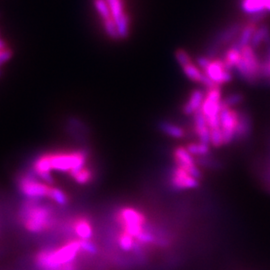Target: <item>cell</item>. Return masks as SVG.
<instances>
[{
  "label": "cell",
  "mask_w": 270,
  "mask_h": 270,
  "mask_svg": "<svg viewBox=\"0 0 270 270\" xmlns=\"http://www.w3.org/2000/svg\"><path fill=\"white\" fill-rule=\"evenodd\" d=\"M81 253L79 239H69L58 247H45L36 252L33 258L37 270H58L62 265L76 261Z\"/></svg>",
  "instance_id": "1"
},
{
  "label": "cell",
  "mask_w": 270,
  "mask_h": 270,
  "mask_svg": "<svg viewBox=\"0 0 270 270\" xmlns=\"http://www.w3.org/2000/svg\"><path fill=\"white\" fill-rule=\"evenodd\" d=\"M19 219L27 232L35 234L51 229L55 223L52 207L36 199H27L21 205Z\"/></svg>",
  "instance_id": "2"
},
{
  "label": "cell",
  "mask_w": 270,
  "mask_h": 270,
  "mask_svg": "<svg viewBox=\"0 0 270 270\" xmlns=\"http://www.w3.org/2000/svg\"><path fill=\"white\" fill-rule=\"evenodd\" d=\"M51 169L70 173L85 167L88 153L85 150L48 152Z\"/></svg>",
  "instance_id": "3"
},
{
  "label": "cell",
  "mask_w": 270,
  "mask_h": 270,
  "mask_svg": "<svg viewBox=\"0 0 270 270\" xmlns=\"http://www.w3.org/2000/svg\"><path fill=\"white\" fill-rule=\"evenodd\" d=\"M18 188L28 199L40 200L41 198H49L51 186L47 183L37 180L35 173L29 172L20 176L18 179Z\"/></svg>",
  "instance_id": "4"
},
{
  "label": "cell",
  "mask_w": 270,
  "mask_h": 270,
  "mask_svg": "<svg viewBox=\"0 0 270 270\" xmlns=\"http://www.w3.org/2000/svg\"><path fill=\"white\" fill-rule=\"evenodd\" d=\"M118 219L122 230L127 232L134 238H136L145 227V216L138 210L131 207L121 209Z\"/></svg>",
  "instance_id": "5"
},
{
  "label": "cell",
  "mask_w": 270,
  "mask_h": 270,
  "mask_svg": "<svg viewBox=\"0 0 270 270\" xmlns=\"http://www.w3.org/2000/svg\"><path fill=\"white\" fill-rule=\"evenodd\" d=\"M243 26H244V24L236 22V23H232V25H229L228 27L220 30L213 37L211 43L209 44L207 56L210 58H213L220 46L226 45L227 43H230L234 39H236V37L239 36Z\"/></svg>",
  "instance_id": "6"
},
{
  "label": "cell",
  "mask_w": 270,
  "mask_h": 270,
  "mask_svg": "<svg viewBox=\"0 0 270 270\" xmlns=\"http://www.w3.org/2000/svg\"><path fill=\"white\" fill-rule=\"evenodd\" d=\"M219 118L220 128L223 136V144H230L233 140H235V130L238 122V111L223 104L222 109L219 113Z\"/></svg>",
  "instance_id": "7"
},
{
  "label": "cell",
  "mask_w": 270,
  "mask_h": 270,
  "mask_svg": "<svg viewBox=\"0 0 270 270\" xmlns=\"http://www.w3.org/2000/svg\"><path fill=\"white\" fill-rule=\"evenodd\" d=\"M111 15L115 21L119 33V38H127L130 31V20L129 16L125 11V7L122 0H106Z\"/></svg>",
  "instance_id": "8"
},
{
  "label": "cell",
  "mask_w": 270,
  "mask_h": 270,
  "mask_svg": "<svg viewBox=\"0 0 270 270\" xmlns=\"http://www.w3.org/2000/svg\"><path fill=\"white\" fill-rule=\"evenodd\" d=\"M204 74L211 79L215 84L221 85L228 83L232 80V70H229L222 59L211 58L208 66L204 69Z\"/></svg>",
  "instance_id": "9"
},
{
  "label": "cell",
  "mask_w": 270,
  "mask_h": 270,
  "mask_svg": "<svg viewBox=\"0 0 270 270\" xmlns=\"http://www.w3.org/2000/svg\"><path fill=\"white\" fill-rule=\"evenodd\" d=\"M173 157L176 166L187 171L194 178L200 180L202 177V173L196 165V161L192 155L188 152V150L184 147H178L174 150Z\"/></svg>",
  "instance_id": "10"
},
{
  "label": "cell",
  "mask_w": 270,
  "mask_h": 270,
  "mask_svg": "<svg viewBox=\"0 0 270 270\" xmlns=\"http://www.w3.org/2000/svg\"><path fill=\"white\" fill-rule=\"evenodd\" d=\"M172 188L177 190L193 189L199 186V180L194 178L187 171L176 166L172 170V176L170 179Z\"/></svg>",
  "instance_id": "11"
},
{
  "label": "cell",
  "mask_w": 270,
  "mask_h": 270,
  "mask_svg": "<svg viewBox=\"0 0 270 270\" xmlns=\"http://www.w3.org/2000/svg\"><path fill=\"white\" fill-rule=\"evenodd\" d=\"M241 7L245 13L251 16L265 14L270 12V0H241Z\"/></svg>",
  "instance_id": "12"
},
{
  "label": "cell",
  "mask_w": 270,
  "mask_h": 270,
  "mask_svg": "<svg viewBox=\"0 0 270 270\" xmlns=\"http://www.w3.org/2000/svg\"><path fill=\"white\" fill-rule=\"evenodd\" d=\"M205 93L206 92L201 89L193 90L192 93L189 95L188 100L186 101V103L183 105L182 108L183 113L185 115H192L201 108V105L205 98Z\"/></svg>",
  "instance_id": "13"
},
{
  "label": "cell",
  "mask_w": 270,
  "mask_h": 270,
  "mask_svg": "<svg viewBox=\"0 0 270 270\" xmlns=\"http://www.w3.org/2000/svg\"><path fill=\"white\" fill-rule=\"evenodd\" d=\"M71 230L80 240H91L93 237V227L86 218H78L71 224Z\"/></svg>",
  "instance_id": "14"
},
{
  "label": "cell",
  "mask_w": 270,
  "mask_h": 270,
  "mask_svg": "<svg viewBox=\"0 0 270 270\" xmlns=\"http://www.w3.org/2000/svg\"><path fill=\"white\" fill-rule=\"evenodd\" d=\"M251 132L250 117L244 112H238V122L235 130V140H241L247 137Z\"/></svg>",
  "instance_id": "15"
},
{
  "label": "cell",
  "mask_w": 270,
  "mask_h": 270,
  "mask_svg": "<svg viewBox=\"0 0 270 270\" xmlns=\"http://www.w3.org/2000/svg\"><path fill=\"white\" fill-rule=\"evenodd\" d=\"M159 129L166 135L172 138H183L185 136V131L183 128H181L178 125H175L173 123L162 121L159 123Z\"/></svg>",
  "instance_id": "16"
},
{
  "label": "cell",
  "mask_w": 270,
  "mask_h": 270,
  "mask_svg": "<svg viewBox=\"0 0 270 270\" xmlns=\"http://www.w3.org/2000/svg\"><path fill=\"white\" fill-rule=\"evenodd\" d=\"M268 40H270L269 27L267 25H260L255 30L252 39L250 41V45L255 49L260 44L266 43Z\"/></svg>",
  "instance_id": "17"
},
{
  "label": "cell",
  "mask_w": 270,
  "mask_h": 270,
  "mask_svg": "<svg viewBox=\"0 0 270 270\" xmlns=\"http://www.w3.org/2000/svg\"><path fill=\"white\" fill-rule=\"evenodd\" d=\"M182 70H183L185 76L193 82H197V83L201 84L203 79L205 78L204 72L197 66V64H194L193 62H190L189 64L183 66Z\"/></svg>",
  "instance_id": "18"
},
{
  "label": "cell",
  "mask_w": 270,
  "mask_h": 270,
  "mask_svg": "<svg viewBox=\"0 0 270 270\" xmlns=\"http://www.w3.org/2000/svg\"><path fill=\"white\" fill-rule=\"evenodd\" d=\"M135 238L128 234L127 232H122L118 234L117 244L119 248L124 252H132L133 247L135 245Z\"/></svg>",
  "instance_id": "19"
},
{
  "label": "cell",
  "mask_w": 270,
  "mask_h": 270,
  "mask_svg": "<svg viewBox=\"0 0 270 270\" xmlns=\"http://www.w3.org/2000/svg\"><path fill=\"white\" fill-rule=\"evenodd\" d=\"M69 176L78 184H87L89 183L93 178V172L91 169L84 167L78 171H72L68 173Z\"/></svg>",
  "instance_id": "20"
},
{
  "label": "cell",
  "mask_w": 270,
  "mask_h": 270,
  "mask_svg": "<svg viewBox=\"0 0 270 270\" xmlns=\"http://www.w3.org/2000/svg\"><path fill=\"white\" fill-rule=\"evenodd\" d=\"M93 4L96 12L98 13L102 21L113 18L106 0H93Z\"/></svg>",
  "instance_id": "21"
},
{
  "label": "cell",
  "mask_w": 270,
  "mask_h": 270,
  "mask_svg": "<svg viewBox=\"0 0 270 270\" xmlns=\"http://www.w3.org/2000/svg\"><path fill=\"white\" fill-rule=\"evenodd\" d=\"M186 149L188 150V152L192 156H197V157H205L209 155L210 152V147L208 144H204V143H189L186 146Z\"/></svg>",
  "instance_id": "22"
},
{
  "label": "cell",
  "mask_w": 270,
  "mask_h": 270,
  "mask_svg": "<svg viewBox=\"0 0 270 270\" xmlns=\"http://www.w3.org/2000/svg\"><path fill=\"white\" fill-rule=\"evenodd\" d=\"M49 199H51L53 202L57 203L58 205H62V206L68 204L69 202V199L66 193L64 192L62 189L58 187H54V186H51L50 193H49Z\"/></svg>",
  "instance_id": "23"
},
{
  "label": "cell",
  "mask_w": 270,
  "mask_h": 270,
  "mask_svg": "<svg viewBox=\"0 0 270 270\" xmlns=\"http://www.w3.org/2000/svg\"><path fill=\"white\" fill-rule=\"evenodd\" d=\"M80 247H81V252L90 255V256H94L98 253V247L97 245L92 242L91 240H80Z\"/></svg>",
  "instance_id": "24"
},
{
  "label": "cell",
  "mask_w": 270,
  "mask_h": 270,
  "mask_svg": "<svg viewBox=\"0 0 270 270\" xmlns=\"http://www.w3.org/2000/svg\"><path fill=\"white\" fill-rule=\"evenodd\" d=\"M210 144L214 147H220L223 144V136L221 128L210 129Z\"/></svg>",
  "instance_id": "25"
},
{
  "label": "cell",
  "mask_w": 270,
  "mask_h": 270,
  "mask_svg": "<svg viewBox=\"0 0 270 270\" xmlns=\"http://www.w3.org/2000/svg\"><path fill=\"white\" fill-rule=\"evenodd\" d=\"M175 58H176L178 64L181 67H183V66L189 64L190 62H192V59H191L190 55L184 49H177L175 51Z\"/></svg>",
  "instance_id": "26"
},
{
  "label": "cell",
  "mask_w": 270,
  "mask_h": 270,
  "mask_svg": "<svg viewBox=\"0 0 270 270\" xmlns=\"http://www.w3.org/2000/svg\"><path fill=\"white\" fill-rule=\"evenodd\" d=\"M243 100V95L241 93H233L229 96H227L224 100H222V103L227 107H234L237 104H239Z\"/></svg>",
  "instance_id": "27"
},
{
  "label": "cell",
  "mask_w": 270,
  "mask_h": 270,
  "mask_svg": "<svg viewBox=\"0 0 270 270\" xmlns=\"http://www.w3.org/2000/svg\"><path fill=\"white\" fill-rule=\"evenodd\" d=\"M58 270H80V266L76 263V261H74V262H70L65 265H62Z\"/></svg>",
  "instance_id": "28"
},
{
  "label": "cell",
  "mask_w": 270,
  "mask_h": 270,
  "mask_svg": "<svg viewBox=\"0 0 270 270\" xmlns=\"http://www.w3.org/2000/svg\"><path fill=\"white\" fill-rule=\"evenodd\" d=\"M6 48H7V46H6L5 41L0 38V50H2V49H6Z\"/></svg>",
  "instance_id": "29"
},
{
  "label": "cell",
  "mask_w": 270,
  "mask_h": 270,
  "mask_svg": "<svg viewBox=\"0 0 270 270\" xmlns=\"http://www.w3.org/2000/svg\"><path fill=\"white\" fill-rule=\"evenodd\" d=\"M2 75V70H1V68H0V76Z\"/></svg>",
  "instance_id": "30"
}]
</instances>
